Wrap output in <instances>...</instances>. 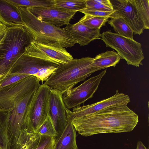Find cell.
Here are the masks:
<instances>
[{
	"label": "cell",
	"instance_id": "30bf717a",
	"mask_svg": "<svg viewBox=\"0 0 149 149\" xmlns=\"http://www.w3.org/2000/svg\"><path fill=\"white\" fill-rule=\"evenodd\" d=\"M31 55L58 65L67 63L73 58L65 48L32 41L26 51Z\"/></svg>",
	"mask_w": 149,
	"mask_h": 149
},
{
	"label": "cell",
	"instance_id": "484cf974",
	"mask_svg": "<svg viewBox=\"0 0 149 149\" xmlns=\"http://www.w3.org/2000/svg\"><path fill=\"white\" fill-rule=\"evenodd\" d=\"M109 18L94 16L87 14L84 15L80 19L86 26L92 29H100L105 25Z\"/></svg>",
	"mask_w": 149,
	"mask_h": 149
},
{
	"label": "cell",
	"instance_id": "ffe728a7",
	"mask_svg": "<svg viewBox=\"0 0 149 149\" xmlns=\"http://www.w3.org/2000/svg\"><path fill=\"white\" fill-rule=\"evenodd\" d=\"M121 59L120 56L114 50L107 51L94 58L92 65L96 72L111 67H115Z\"/></svg>",
	"mask_w": 149,
	"mask_h": 149
},
{
	"label": "cell",
	"instance_id": "4316f807",
	"mask_svg": "<svg viewBox=\"0 0 149 149\" xmlns=\"http://www.w3.org/2000/svg\"><path fill=\"white\" fill-rule=\"evenodd\" d=\"M36 132L42 136L49 137H56L58 136L50 119L48 116L43 123L37 129Z\"/></svg>",
	"mask_w": 149,
	"mask_h": 149
},
{
	"label": "cell",
	"instance_id": "cb8c5ba5",
	"mask_svg": "<svg viewBox=\"0 0 149 149\" xmlns=\"http://www.w3.org/2000/svg\"><path fill=\"white\" fill-rule=\"evenodd\" d=\"M18 7H47L54 6V0H7Z\"/></svg>",
	"mask_w": 149,
	"mask_h": 149
},
{
	"label": "cell",
	"instance_id": "83f0119b",
	"mask_svg": "<svg viewBox=\"0 0 149 149\" xmlns=\"http://www.w3.org/2000/svg\"><path fill=\"white\" fill-rule=\"evenodd\" d=\"M29 76L25 74L9 73L0 79V88L13 84Z\"/></svg>",
	"mask_w": 149,
	"mask_h": 149
},
{
	"label": "cell",
	"instance_id": "8992f818",
	"mask_svg": "<svg viewBox=\"0 0 149 149\" xmlns=\"http://www.w3.org/2000/svg\"><path fill=\"white\" fill-rule=\"evenodd\" d=\"M41 85L36 77L31 75L0 88V112H11L16 103L37 89Z\"/></svg>",
	"mask_w": 149,
	"mask_h": 149
},
{
	"label": "cell",
	"instance_id": "d6986e66",
	"mask_svg": "<svg viewBox=\"0 0 149 149\" xmlns=\"http://www.w3.org/2000/svg\"><path fill=\"white\" fill-rule=\"evenodd\" d=\"M41 136L40 134L22 129L17 142L11 149H36Z\"/></svg>",
	"mask_w": 149,
	"mask_h": 149
},
{
	"label": "cell",
	"instance_id": "3957f363",
	"mask_svg": "<svg viewBox=\"0 0 149 149\" xmlns=\"http://www.w3.org/2000/svg\"><path fill=\"white\" fill-rule=\"evenodd\" d=\"M93 60L94 58L90 57L73 58L67 63L59 65L44 84L63 94L96 72L92 65Z\"/></svg>",
	"mask_w": 149,
	"mask_h": 149
},
{
	"label": "cell",
	"instance_id": "8d00e7d4",
	"mask_svg": "<svg viewBox=\"0 0 149 149\" xmlns=\"http://www.w3.org/2000/svg\"><path fill=\"white\" fill-rule=\"evenodd\" d=\"M0 23H1V22H0Z\"/></svg>",
	"mask_w": 149,
	"mask_h": 149
},
{
	"label": "cell",
	"instance_id": "d4e9b609",
	"mask_svg": "<svg viewBox=\"0 0 149 149\" xmlns=\"http://www.w3.org/2000/svg\"><path fill=\"white\" fill-rule=\"evenodd\" d=\"M145 26V29H149V0H132Z\"/></svg>",
	"mask_w": 149,
	"mask_h": 149
},
{
	"label": "cell",
	"instance_id": "5bb4252c",
	"mask_svg": "<svg viewBox=\"0 0 149 149\" xmlns=\"http://www.w3.org/2000/svg\"><path fill=\"white\" fill-rule=\"evenodd\" d=\"M58 65L50 61L32 56L26 51L12 67L9 73L35 76L43 69Z\"/></svg>",
	"mask_w": 149,
	"mask_h": 149
},
{
	"label": "cell",
	"instance_id": "6da1fadb",
	"mask_svg": "<svg viewBox=\"0 0 149 149\" xmlns=\"http://www.w3.org/2000/svg\"><path fill=\"white\" fill-rule=\"evenodd\" d=\"M139 117L127 105L109 108L76 118L72 123L79 134L85 136L106 133L130 132L138 124Z\"/></svg>",
	"mask_w": 149,
	"mask_h": 149
},
{
	"label": "cell",
	"instance_id": "7a4b0ae2",
	"mask_svg": "<svg viewBox=\"0 0 149 149\" xmlns=\"http://www.w3.org/2000/svg\"><path fill=\"white\" fill-rule=\"evenodd\" d=\"M18 8L24 27L32 34L34 41L65 48L72 47L77 43L76 40L63 28L39 19L27 8Z\"/></svg>",
	"mask_w": 149,
	"mask_h": 149
},
{
	"label": "cell",
	"instance_id": "4fadbf2b",
	"mask_svg": "<svg viewBox=\"0 0 149 149\" xmlns=\"http://www.w3.org/2000/svg\"><path fill=\"white\" fill-rule=\"evenodd\" d=\"M27 8L39 19L59 27L69 24L76 13L67 11L54 5L47 7Z\"/></svg>",
	"mask_w": 149,
	"mask_h": 149
},
{
	"label": "cell",
	"instance_id": "9c48e42d",
	"mask_svg": "<svg viewBox=\"0 0 149 149\" xmlns=\"http://www.w3.org/2000/svg\"><path fill=\"white\" fill-rule=\"evenodd\" d=\"M130 102L128 95L119 93L117 90L113 96L96 103L74 108L72 111L66 107L67 121H72L74 119L95 113L109 108L127 105Z\"/></svg>",
	"mask_w": 149,
	"mask_h": 149
},
{
	"label": "cell",
	"instance_id": "f1b7e54d",
	"mask_svg": "<svg viewBox=\"0 0 149 149\" xmlns=\"http://www.w3.org/2000/svg\"><path fill=\"white\" fill-rule=\"evenodd\" d=\"M79 12L83 13L84 15L87 14L92 16L101 17H108L110 18L115 17L118 14L117 10H114L112 11H106L88 10L84 9L79 11Z\"/></svg>",
	"mask_w": 149,
	"mask_h": 149
},
{
	"label": "cell",
	"instance_id": "1f68e13d",
	"mask_svg": "<svg viewBox=\"0 0 149 149\" xmlns=\"http://www.w3.org/2000/svg\"><path fill=\"white\" fill-rule=\"evenodd\" d=\"M95 3L102 4L111 7H113L110 0H91Z\"/></svg>",
	"mask_w": 149,
	"mask_h": 149
},
{
	"label": "cell",
	"instance_id": "7402d4cb",
	"mask_svg": "<svg viewBox=\"0 0 149 149\" xmlns=\"http://www.w3.org/2000/svg\"><path fill=\"white\" fill-rule=\"evenodd\" d=\"M54 6L65 10L79 12L86 7L85 0H54Z\"/></svg>",
	"mask_w": 149,
	"mask_h": 149
},
{
	"label": "cell",
	"instance_id": "2e32d148",
	"mask_svg": "<svg viewBox=\"0 0 149 149\" xmlns=\"http://www.w3.org/2000/svg\"><path fill=\"white\" fill-rule=\"evenodd\" d=\"M63 28L81 46L87 45L94 40L100 39L101 36L100 29L90 28L85 25L80 19L74 24H68Z\"/></svg>",
	"mask_w": 149,
	"mask_h": 149
},
{
	"label": "cell",
	"instance_id": "44dd1931",
	"mask_svg": "<svg viewBox=\"0 0 149 149\" xmlns=\"http://www.w3.org/2000/svg\"><path fill=\"white\" fill-rule=\"evenodd\" d=\"M118 13L116 16L110 18L108 21V24L113 28L116 33L133 39L134 32L132 28L122 16Z\"/></svg>",
	"mask_w": 149,
	"mask_h": 149
},
{
	"label": "cell",
	"instance_id": "8fae6325",
	"mask_svg": "<svg viewBox=\"0 0 149 149\" xmlns=\"http://www.w3.org/2000/svg\"><path fill=\"white\" fill-rule=\"evenodd\" d=\"M63 95L60 91L51 89L48 100L47 116L50 119L58 135L63 131L68 122Z\"/></svg>",
	"mask_w": 149,
	"mask_h": 149
},
{
	"label": "cell",
	"instance_id": "603a6c76",
	"mask_svg": "<svg viewBox=\"0 0 149 149\" xmlns=\"http://www.w3.org/2000/svg\"><path fill=\"white\" fill-rule=\"evenodd\" d=\"M10 112H0V138L5 149H11L8 135V127Z\"/></svg>",
	"mask_w": 149,
	"mask_h": 149
},
{
	"label": "cell",
	"instance_id": "277c9868",
	"mask_svg": "<svg viewBox=\"0 0 149 149\" xmlns=\"http://www.w3.org/2000/svg\"><path fill=\"white\" fill-rule=\"evenodd\" d=\"M33 41L32 35L24 26L7 27L0 41V77L9 73Z\"/></svg>",
	"mask_w": 149,
	"mask_h": 149
},
{
	"label": "cell",
	"instance_id": "ac0fdd59",
	"mask_svg": "<svg viewBox=\"0 0 149 149\" xmlns=\"http://www.w3.org/2000/svg\"><path fill=\"white\" fill-rule=\"evenodd\" d=\"M76 131L72 121H68L62 133L56 137L53 149H78L76 141Z\"/></svg>",
	"mask_w": 149,
	"mask_h": 149
},
{
	"label": "cell",
	"instance_id": "e0dca14e",
	"mask_svg": "<svg viewBox=\"0 0 149 149\" xmlns=\"http://www.w3.org/2000/svg\"><path fill=\"white\" fill-rule=\"evenodd\" d=\"M0 22L8 27L24 26L18 7L7 0H0Z\"/></svg>",
	"mask_w": 149,
	"mask_h": 149
},
{
	"label": "cell",
	"instance_id": "5b68a950",
	"mask_svg": "<svg viewBox=\"0 0 149 149\" xmlns=\"http://www.w3.org/2000/svg\"><path fill=\"white\" fill-rule=\"evenodd\" d=\"M101 37L106 47L116 51L128 65L138 67L143 65L142 61L144 56L140 43L110 31L104 32Z\"/></svg>",
	"mask_w": 149,
	"mask_h": 149
},
{
	"label": "cell",
	"instance_id": "4dcf8cb0",
	"mask_svg": "<svg viewBox=\"0 0 149 149\" xmlns=\"http://www.w3.org/2000/svg\"><path fill=\"white\" fill-rule=\"evenodd\" d=\"M85 2L86 7L84 9L86 10L106 11H112L114 10L113 7L94 3L91 0H85Z\"/></svg>",
	"mask_w": 149,
	"mask_h": 149
},
{
	"label": "cell",
	"instance_id": "f546056e",
	"mask_svg": "<svg viewBox=\"0 0 149 149\" xmlns=\"http://www.w3.org/2000/svg\"><path fill=\"white\" fill-rule=\"evenodd\" d=\"M56 139L55 137L41 135L36 149H53Z\"/></svg>",
	"mask_w": 149,
	"mask_h": 149
},
{
	"label": "cell",
	"instance_id": "d590c367",
	"mask_svg": "<svg viewBox=\"0 0 149 149\" xmlns=\"http://www.w3.org/2000/svg\"><path fill=\"white\" fill-rule=\"evenodd\" d=\"M2 77H2V76H1L0 77V79L1 78H2Z\"/></svg>",
	"mask_w": 149,
	"mask_h": 149
},
{
	"label": "cell",
	"instance_id": "ba28073f",
	"mask_svg": "<svg viewBox=\"0 0 149 149\" xmlns=\"http://www.w3.org/2000/svg\"><path fill=\"white\" fill-rule=\"evenodd\" d=\"M106 72L105 69L98 75L85 81L78 86L68 90L63 96L66 107L70 109L79 107L92 98Z\"/></svg>",
	"mask_w": 149,
	"mask_h": 149
},
{
	"label": "cell",
	"instance_id": "52a82bcc",
	"mask_svg": "<svg viewBox=\"0 0 149 149\" xmlns=\"http://www.w3.org/2000/svg\"><path fill=\"white\" fill-rule=\"evenodd\" d=\"M51 88L42 84L36 90L27 108L22 129L36 132L47 116L49 96Z\"/></svg>",
	"mask_w": 149,
	"mask_h": 149
},
{
	"label": "cell",
	"instance_id": "9a60e30c",
	"mask_svg": "<svg viewBox=\"0 0 149 149\" xmlns=\"http://www.w3.org/2000/svg\"><path fill=\"white\" fill-rule=\"evenodd\" d=\"M113 9L124 18L135 35H140L145 29L132 0H110Z\"/></svg>",
	"mask_w": 149,
	"mask_h": 149
},
{
	"label": "cell",
	"instance_id": "d6a6232c",
	"mask_svg": "<svg viewBox=\"0 0 149 149\" xmlns=\"http://www.w3.org/2000/svg\"><path fill=\"white\" fill-rule=\"evenodd\" d=\"M7 28L6 26L2 23H0V41L4 36Z\"/></svg>",
	"mask_w": 149,
	"mask_h": 149
},
{
	"label": "cell",
	"instance_id": "836d02e7",
	"mask_svg": "<svg viewBox=\"0 0 149 149\" xmlns=\"http://www.w3.org/2000/svg\"><path fill=\"white\" fill-rule=\"evenodd\" d=\"M136 149H147L141 141L137 142Z\"/></svg>",
	"mask_w": 149,
	"mask_h": 149
},
{
	"label": "cell",
	"instance_id": "7c38bea8",
	"mask_svg": "<svg viewBox=\"0 0 149 149\" xmlns=\"http://www.w3.org/2000/svg\"><path fill=\"white\" fill-rule=\"evenodd\" d=\"M37 89L16 103L11 112L8 127V135L11 148L17 141L23 127L28 105Z\"/></svg>",
	"mask_w": 149,
	"mask_h": 149
},
{
	"label": "cell",
	"instance_id": "e575fe53",
	"mask_svg": "<svg viewBox=\"0 0 149 149\" xmlns=\"http://www.w3.org/2000/svg\"><path fill=\"white\" fill-rule=\"evenodd\" d=\"M0 149H5L3 146L0 144Z\"/></svg>",
	"mask_w": 149,
	"mask_h": 149
}]
</instances>
